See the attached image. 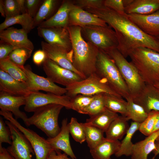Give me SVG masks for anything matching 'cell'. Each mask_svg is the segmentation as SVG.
Masks as SVG:
<instances>
[{
  "label": "cell",
  "mask_w": 159,
  "mask_h": 159,
  "mask_svg": "<svg viewBox=\"0 0 159 159\" xmlns=\"http://www.w3.org/2000/svg\"><path fill=\"white\" fill-rule=\"evenodd\" d=\"M85 10L104 21L115 32L117 49L125 58L135 49L145 47L159 53V39L143 32L125 15L119 14L105 6Z\"/></svg>",
  "instance_id": "1"
},
{
  "label": "cell",
  "mask_w": 159,
  "mask_h": 159,
  "mask_svg": "<svg viewBox=\"0 0 159 159\" xmlns=\"http://www.w3.org/2000/svg\"><path fill=\"white\" fill-rule=\"evenodd\" d=\"M73 51V65L84 79L96 72L99 49L82 37L81 27L69 26L67 27Z\"/></svg>",
  "instance_id": "2"
},
{
  "label": "cell",
  "mask_w": 159,
  "mask_h": 159,
  "mask_svg": "<svg viewBox=\"0 0 159 159\" xmlns=\"http://www.w3.org/2000/svg\"><path fill=\"white\" fill-rule=\"evenodd\" d=\"M129 56L146 84L159 83V53L141 47L135 49Z\"/></svg>",
  "instance_id": "3"
},
{
  "label": "cell",
  "mask_w": 159,
  "mask_h": 159,
  "mask_svg": "<svg viewBox=\"0 0 159 159\" xmlns=\"http://www.w3.org/2000/svg\"><path fill=\"white\" fill-rule=\"evenodd\" d=\"M96 72L105 79L117 94L125 100L130 96L127 86L113 60L106 52L99 50Z\"/></svg>",
  "instance_id": "4"
},
{
  "label": "cell",
  "mask_w": 159,
  "mask_h": 159,
  "mask_svg": "<svg viewBox=\"0 0 159 159\" xmlns=\"http://www.w3.org/2000/svg\"><path fill=\"white\" fill-rule=\"evenodd\" d=\"M62 105L51 104L39 107L33 115L27 119L25 124L26 126L34 125L44 132L49 138H52L60 132L58 122Z\"/></svg>",
  "instance_id": "5"
},
{
  "label": "cell",
  "mask_w": 159,
  "mask_h": 159,
  "mask_svg": "<svg viewBox=\"0 0 159 159\" xmlns=\"http://www.w3.org/2000/svg\"><path fill=\"white\" fill-rule=\"evenodd\" d=\"M107 53L113 60L126 83L132 98L136 97L145 87L144 82L137 69L117 49Z\"/></svg>",
  "instance_id": "6"
},
{
  "label": "cell",
  "mask_w": 159,
  "mask_h": 159,
  "mask_svg": "<svg viewBox=\"0 0 159 159\" xmlns=\"http://www.w3.org/2000/svg\"><path fill=\"white\" fill-rule=\"evenodd\" d=\"M65 88L67 90L65 95L71 98L79 94L93 96L104 93L122 97L110 87L105 79L96 72L86 78L73 83Z\"/></svg>",
  "instance_id": "7"
},
{
  "label": "cell",
  "mask_w": 159,
  "mask_h": 159,
  "mask_svg": "<svg viewBox=\"0 0 159 159\" xmlns=\"http://www.w3.org/2000/svg\"><path fill=\"white\" fill-rule=\"evenodd\" d=\"M82 35L85 40L106 53L117 49L118 42L114 30L108 25L103 26L96 25L81 27Z\"/></svg>",
  "instance_id": "8"
},
{
  "label": "cell",
  "mask_w": 159,
  "mask_h": 159,
  "mask_svg": "<svg viewBox=\"0 0 159 159\" xmlns=\"http://www.w3.org/2000/svg\"><path fill=\"white\" fill-rule=\"evenodd\" d=\"M0 114L16 126L26 136L34 151L36 159H47L51 152L54 150L47 139L41 137L33 130L23 126L10 112L1 110Z\"/></svg>",
  "instance_id": "9"
},
{
  "label": "cell",
  "mask_w": 159,
  "mask_h": 159,
  "mask_svg": "<svg viewBox=\"0 0 159 159\" xmlns=\"http://www.w3.org/2000/svg\"><path fill=\"white\" fill-rule=\"evenodd\" d=\"M25 96L24 110L28 112H34L39 107L51 104L60 105L67 109H72L71 98L66 95H60L37 91L31 92Z\"/></svg>",
  "instance_id": "10"
},
{
  "label": "cell",
  "mask_w": 159,
  "mask_h": 159,
  "mask_svg": "<svg viewBox=\"0 0 159 159\" xmlns=\"http://www.w3.org/2000/svg\"><path fill=\"white\" fill-rule=\"evenodd\" d=\"M11 133L12 143L6 150L15 159H32L35 153L30 142L24 135L10 121H5Z\"/></svg>",
  "instance_id": "11"
},
{
  "label": "cell",
  "mask_w": 159,
  "mask_h": 159,
  "mask_svg": "<svg viewBox=\"0 0 159 159\" xmlns=\"http://www.w3.org/2000/svg\"><path fill=\"white\" fill-rule=\"evenodd\" d=\"M42 65L47 77L55 83L66 87L83 79L76 73L62 67L47 57Z\"/></svg>",
  "instance_id": "12"
},
{
  "label": "cell",
  "mask_w": 159,
  "mask_h": 159,
  "mask_svg": "<svg viewBox=\"0 0 159 159\" xmlns=\"http://www.w3.org/2000/svg\"><path fill=\"white\" fill-rule=\"evenodd\" d=\"M24 71L27 78L26 83L28 89L30 92H37L40 90L56 95H65V88L60 87L53 82L47 77L45 78L34 73L29 66H24Z\"/></svg>",
  "instance_id": "13"
},
{
  "label": "cell",
  "mask_w": 159,
  "mask_h": 159,
  "mask_svg": "<svg viewBox=\"0 0 159 159\" xmlns=\"http://www.w3.org/2000/svg\"><path fill=\"white\" fill-rule=\"evenodd\" d=\"M41 46L47 58L62 67L74 72L83 79L73 65L72 50L70 51L61 47L50 44L44 41L41 42Z\"/></svg>",
  "instance_id": "14"
},
{
  "label": "cell",
  "mask_w": 159,
  "mask_h": 159,
  "mask_svg": "<svg viewBox=\"0 0 159 159\" xmlns=\"http://www.w3.org/2000/svg\"><path fill=\"white\" fill-rule=\"evenodd\" d=\"M38 35L50 44L72 51L70 35L67 27L42 28L38 27Z\"/></svg>",
  "instance_id": "15"
},
{
  "label": "cell",
  "mask_w": 159,
  "mask_h": 159,
  "mask_svg": "<svg viewBox=\"0 0 159 159\" xmlns=\"http://www.w3.org/2000/svg\"><path fill=\"white\" fill-rule=\"evenodd\" d=\"M128 19L145 33L159 36V10L148 15L126 14Z\"/></svg>",
  "instance_id": "16"
},
{
  "label": "cell",
  "mask_w": 159,
  "mask_h": 159,
  "mask_svg": "<svg viewBox=\"0 0 159 159\" xmlns=\"http://www.w3.org/2000/svg\"><path fill=\"white\" fill-rule=\"evenodd\" d=\"M91 25L105 26L108 24L103 20L84 10L74 3L69 13V26L82 27Z\"/></svg>",
  "instance_id": "17"
},
{
  "label": "cell",
  "mask_w": 159,
  "mask_h": 159,
  "mask_svg": "<svg viewBox=\"0 0 159 159\" xmlns=\"http://www.w3.org/2000/svg\"><path fill=\"white\" fill-rule=\"evenodd\" d=\"M28 33L23 29L8 28L0 31L1 41L7 43L16 49L24 48L32 52L34 47L28 38Z\"/></svg>",
  "instance_id": "18"
},
{
  "label": "cell",
  "mask_w": 159,
  "mask_h": 159,
  "mask_svg": "<svg viewBox=\"0 0 159 159\" xmlns=\"http://www.w3.org/2000/svg\"><path fill=\"white\" fill-rule=\"evenodd\" d=\"M25 96H15L2 92H0L1 110L11 112L16 120L20 118L25 123L28 118L26 114L19 110L20 107L25 105Z\"/></svg>",
  "instance_id": "19"
},
{
  "label": "cell",
  "mask_w": 159,
  "mask_h": 159,
  "mask_svg": "<svg viewBox=\"0 0 159 159\" xmlns=\"http://www.w3.org/2000/svg\"><path fill=\"white\" fill-rule=\"evenodd\" d=\"M132 99L148 113L152 110L159 112V91L153 85L146 84L139 94Z\"/></svg>",
  "instance_id": "20"
},
{
  "label": "cell",
  "mask_w": 159,
  "mask_h": 159,
  "mask_svg": "<svg viewBox=\"0 0 159 159\" xmlns=\"http://www.w3.org/2000/svg\"><path fill=\"white\" fill-rule=\"evenodd\" d=\"M68 124L67 119H64L62 121L61 130L59 133L55 137L52 138H48L47 140L56 151L62 150L71 158L76 159V157L70 144Z\"/></svg>",
  "instance_id": "21"
},
{
  "label": "cell",
  "mask_w": 159,
  "mask_h": 159,
  "mask_svg": "<svg viewBox=\"0 0 159 159\" xmlns=\"http://www.w3.org/2000/svg\"><path fill=\"white\" fill-rule=\"evenodd\" d=\"M74 3L73 1H63L55 13L50 18L41 23L38 27H67L69 13Z\"/></svg>",
  "instance_id": "22"
},
{
  "label": "cell",
  "mask_w": 159,
  "mask_h": 159,
  "mask_svg": "<svg viewBox=\"0 0 159 159\" xmlns=\"http://www.w3.org/2000/svg\"><path fill=\"white\" fill-rule=\"evenodd\" d=\"M0 91L11 95L25 96L30 93L26 83L20 82L0 69Z\"/></svg>",
  "instance_id": "23"
},
{
  "label": "cell",
  "mask_w": 159,
  "mask_h": 159,
  "mask_svg": "<svg viewBox=\"0 0 159 159\" xmlns=\"http://www.w3.org/2000/svg\"><path fill=\"white\" fill-rule=\"evenodd\" d=\"M159 130L153 132L144 140L133 144L132 159H147L148 155L156 148L155 142Z\"/></svg>",
  "instance_id": "24"
},
{
  "label": "cell",
  "mask_w": 159,
  "mask_h": 159,
  "mask_svg": "<svg viewBox=\"0 0 159 159\" xmlns=\"http://www.w3.org/2000/svg\"><path fill=\"white\" fill-rule=\"evenodd\" d=\"M121 142L119 140H112L104 139L94 148L90 150L94 159H111V157L119 150Z\"/></svg>",
  "instance_id": "25"
},
{
  "label": "cell",
  "mask_w": 159,
  "mask_h": 159,
  "mask_svg": "<svg viewBox=\"0 0 159 159\" xmlns=\"http://www.w3.org/2000/svg\"><path fill=\"white\" fill-rule=\"evenodd\" d=\"M159 10V0H133L125 7L126 14L148 15Z\"/></svg>",
  "instance_id": "26"
},
{
  "label": "cell",
  "mask_w": 159,
  "mask_h": 159,
  "mask_svg": "<svg viewBox=\"0 0 159 159\" xmlns=\"http://www.w3.org/2000/svg\"><path fill=\"white\" fill-rule=\"evenodd\" d=\"M128 120L125 116H119L111 123L105 132L106 138L112 140L121 139L130 127Z\"/></svg>",
  "instance_id": "27"
},
{
  "label": "cell",
  "mask_w": 159,
  "mask_h": 159,
  "mask_svg": "<svg viewBox=\"0 0 159 159\" xmlns=\"http://www.w3.org/2000/svg\"><path fill=\"white\" fill-rule=\"evenodd\" d=\"M118 116L117 113L106 108L102 112L90 116L85 122L105 132L111 123Z\"/></svg>",
  "instance_id": "28"
},
{
  "label": "cell",
  "mask_w": 159,
  "mask_h": 159,
  "mask_svg": "<svg viewBox=\"0 0 159 159\" xmlns=\"http://www.w3.org/2000/svg\"><path fill=\"white\" fill-rule=\"evenodd\" d=\"M15 24L20 25L22 29L28 33L34 28V18L31 17L27 13H26L20 14L9 18H5L4 21L0 24V31Z\"/></svg>",
  "instance_id": "29"
},
{
  "label": "cell",
  "mask_w": 159,
  "mask_h": 159,
  "mask_svg": "<svg viewBox=\"0 0 159 159\" xmlns=\"http://www.w3.org/2000/svg\"><path fill=\"white\" fill-rule=\"evenodd\" d=\"M0 69L20 82L26 83L27 81L24 71L12 62L9 56L0 59Z\"/></svg>",
  "instance_id": "30"
},
{
  "label": "cell",
  "mask_w": 159,
  "mask_h": 159,
  "mask_svg": "<svg viewBox=\"0 0 159 159\" xmlns=\"http://www.w3.org/2000/svg\"><path fill=\"white\" fill-rule=\"evenodd\" d=\"M140 123L133 122L127 131L125 136L121 142L120 149L115 155L117 157L125 155L127 156H131L133 144L132 141V138L135 132L139 129Z\"/></svg>",
  "instance_id": "31"
},
{
  "label": "cell",
  "mask_w": 159,
  "mask_h": 159,
  "mask_svg": "<svg viewBox=\"0 0 159 159\" xmlns=\"http://www.w3.org/2000/svg\"><path fill=\"white\" fill-rule=\"evenodd\" d=\"M126 100L127 106L125 116L128 120H132L133 122L142 123L147 118L148 113L142 106L135 103L131 96Z\"/></svg>",
  "instance_id": "32"
},
{
  "label": "cell",
  "mask_w": 159,
  "mask_h": 159,
  "mask_svg": "<svg viewBox=\"0 0 159 159\" xmlns=\"http://www.w3.org/2000/svg\"><path fill=\"white\" fill-rule=\"evenodd\" d=\"M103 97L106 109L125 116L127 106L126 101L122 97L110 94L103 93Z\"/></svg>",
  "instance_id": "33"
},
{
  "label": "cell",
  "mask_w": 159,
  "mask_h": 159,
  "mask_svg": "<svg viewBox=\"0 0 159 159\" xmlns=\"http://www.w3.org/2000/svg\"><path fill=\"white\" fill-rule=\"evenodd\" d=\"M85 132L86 140L90 150L96 147L105 138L104 132L86 122L81 123Z\"/></svg>",
  "instance_id": "34"
},
{
  "label": "cell",
  "mask_w": 159,
  "mask_h": 159,
  "mask_svg": "<svg viewBox=\"0 0 159 159\" xmlns=\"http://www.w3.org/2000/svg\"><path fill=\"white\" fill-rule=\"evenodd\" d=\"M58 1L56 0H45L40 6L36 16L34 18V27L52 16Z\"/></svg>",
  "instance_id": "35"
},
{
  "label": "cell",
  "mask_w": 159,
  "mask_h": 159,
  "mask_svg": "<svg viewBox=\"0 0 159 159\" xmlns=\"http://www.w3.org/2000/svg\"><path fill=\"white\" fill-rule=\"evenodd\" d=\"M32 52L25 48H17L12 51L9 57L12 62L24 70V64L30 57Z\"/></svg>",
  "instance_id": "36"
},
{
  "label": "cell",
  "mask_w": 159,
  "mask_h": 159,
  "mask_svg": "<svg viewBox=\"0 0 159 159\" xmlns=\"http://www.w3.org/2000/svg\"><path fill=\"white\" fill-rule=\"evenodd\" d=\"M103 93H100L94 95L92 100L85 109L84 114H88L90 116L97 114L106 109Z\"/></svg>",
  "instance_id": "37"
},
{
  "label": "cell",
  "mask_w": 159,
  "mask_h": 159,
  "mask_svg": "<svg viewBox=\"0 0 159 159\" xmlns=\"http://www.w3.org/2000/svg\"><path fill=\"white\" fill-rule=\"evenodd\" d=\"M93 96L79 94L71 98L72 109L78 112L84 114L85 109L92 100Z\"/></svg>",
  "instance_id": "38"
},
{
  "label": "cell",
  "mask_w": 159,
  "mask_h": 159,
  "mask_svg": "<svg viewBox=\"0 0 159 159\" xmlns=\"http://www.w3.org/2000/svg\"><path fill=\"white\" fill-rule=\"evenodd\" d=\"M68 125L69 133L76 141L82 144L86 140L83 128L75 118L72 117Z\"/></svg>",
  "instance_id": "39"
},
{
  "label": "cell",
  "mask_w": 159,
  "mask_h": 159,
  "mask_svg": "<svg viewBox=\"0 0 159 159\" xmlns=\"http://www.w3.org/2000/svg\"><path fill=\"white\" fill-rule=\"evenodd\" d=\"M159 113V111L155 110H152L148 113L147 118L140 123L138 130L147 136L152 133Z\"/></svg>",
  "instance_id": "40"
},
{
  "label": "cell",
  "mask_w": 159,
  "mask_h": 159,
  "mask_svg": "<svg viewBox=\"0 0 159 159\" xmlns=\"http://www.w3.org/2000/svg\"><path fill=\"white\" fill-rule=\"evenodd\" d=\"M6 18H9L21 14L16 0H2Z\"/></svg>",
  "instance_id": "41"
},
{
  "label": "cell",
  "mask_w": 159,
  "mask_h": 159,
  "mask_svg": "<svg viewBox=\"0 0 159 159\" xmlns=\"http://www.w3.org/2000/svg\"><path fill=\"white\" fill-rule=\"evenodd\" d=\"M3 118L0 117V145L2 143H6L10 145L12 140L11 133L8 126H6Z\"/></svg>",
  "instance_id": "42"
},
{
  "label": "cell",
  "mask_w": 159,
  "mask_h": 159,
  "mask_svg": "<svg viewBox=\"0 0 159 159\" xmlns=\"http://www.w3.org/2000/svg\"><path fill=\"white\" fill-rule=\"evenodd\" d=\"M73 1L75 4L82 9H97L105 6L104 0H77Z\"/></svg>",
  "instance_id": "43"
},
{
  "label": "cell",
  "mask_w": 159,
  "mask_h": 159,
  "mask_svg": "<svg viewBox=\"0 0 159 159\" xmlns=\"http://www.w3.org/2000/svg\"><path fill=\"white\" fill-rule=\"evenodd\" d=\"M104 4L105 6L114 10L119 14L122 15L126 14L122 0H105Z\"/></svg>",
  "instance_id": "44"
},
{
  "label": "cell",
  "mask_w": 159,
  "mask_h": 159,
  "mask_svg": "<svg viewBox=\"0 0 159 159\" xmlns=\"http://www.w3.org/2000/svg\"><path fill=\"white\" fill-rule=\"evenodd\" d=\"M43 1L41 0H26V6L27 14L34 18Z\"/></svg>",
  "instance_id": "45"
},
{
  "label": "cell",
  "mask_w": 159,
  "mask_h": 159,
  "mask_svg": "<svg viewBox=\"0 0 159 159\" xmlns=\"http://www.w3.org/2000/svg\"><path fill=\"white\" fill-rule=\"evenodd\" d=\"M16 49L11 45L1 41L0 59H4L8 56L9 54Z\"/></svg>",
  "instance_id": "46"
},
{
  "label": "cell",
  "mask_w": 159,
  "mask_h": 159,
  "mask_svg": "<svg viewBox=\"0 0 159 159\" xmlns=\"http://www.w3.org/2000/svg\"><path fill=\"white\" fill-rule=\"evenodd\" d=\"M47 58L45 52L42 50H39L36 51L33 56V60L36 65L39 66L42 64Z\"/></svg>",
  "instance_id": "47"
},
{
  "label": "cell",
  "mask_w": 159,
  "mask_h": 159,
  "mask_svg": "<svg viewBox=\"0 0 159 159\" xmlns=\"http://www.w3.org/2000/svg\"><path fill=\"white\" fill-rule=\"evenodd\" d=\"M47 159H73L68 157V155L64 153H62L61 150H53L50 153Z\"/></svg>",
  "instance_id": "48"
},
{
  "label": "cell",
  "mask_w": 159,
  "mask_h": 159,
  "mask_svg": "<svg viewBox=\"0 0 159 159\" xmlns=\"http://www.w3.org/2000/svg\"><path fill=\"white\" fill-rule=\"evenodd\" d=\"M0 159H15L7 151L6 148L0 145Z\"/></svg>",
  "instance_id": "49"
},
{
  "label": "cell",
  "mask_w": 159,
  "mask_h": 159,
  "mask_svg": "<svg viewBox=\"0 0 159 159\" xmlns=\"http://www.w3.org/2000/svg\"><path fill=\"white\" fill-rule=\"evenodd\" d=\"M21 14L27 13L26 0H16Z\"/></svg>",
  "instance_id": "50"
},
{
  "label": "cell",
  "mask_w": 159,
  "mask_h": 159,
  "mask_svg": "<svg viewBox=\"0 0 159 159\" xmlns=\"http://www.w3.org/2000/svg\"><path fill=\"white\" fill-rule=\"evenodd\" d=\"M155 144L156 148L153 151V153L154 154V156L152 159H154L155 157L159 154V142L155 141Z\"/></svg>",
  "instance_id": "51"
},
{
  "label": "cell",
  "mask_w": 159,
  "mask_h": 159,
  "mask_svg": "<svg viewBox=\"0 0 159 159\" xmlns=\"http://www.w3.org/2000/svg\"><path fill=\"white\" fill-rule=\"evenodd\" d=\"M159 130V113L155 121L152 133Z\"/></svg>",
  "instance_id": "52"
},
{
  "label": "cell",
  "mask_w": 159,
  "mask_h": 159,
  "mask_svg": "<svg viewBox=\"0 0 159 159\" xmlns=\"http://www.w3.org/2000/svg\"><path fill=\"white\" fill-rule=\"evenodd\" d=\"M0 12L2 16L4 17H5V10L2 0H0Z\"/></svg>",
  "instance_id": "53"
},
{
  "label": "cell",
  "mask_w": 159,
  "mask_h": 159,
  "mask_svg": "<svg viewBox=\"0 0 159 159\" xmlns=\"http://www.w3.org/2000/svg\"><path fill=\"white\" fill-rule=\"evenodd\" d=\"M133 0H122L123 4L124 7H125L130 4L132 1Z\"/></svg>",
  "instance_id": "54"
},
{
  "label": "cell",
  "mask_w": 159,
  "mask_h": 159,
  "mask_svg": "<svg viewBox=\"0 0 159 159\" xmlns=\"http://www.w3.org/2000/svg\"><path fill=\"white\" fill-rule=\"evenodd\" d=\"M159 91V83H157L153 85Z\"/></svg>",
  "instance_id": "55"
},
{
  "label": "cell",
  "mask_w": 159,
  "mask_h": 159,
  "mask_svg": "<svg viewBox=\"0 0 159 159\" xmlns=\"http://www.w3.org/2000/svg\"><path fill=\"white\" fill-rule=\"evenodd\" d=\"M156 141H157V142H159V135L158 136L157 138V139H156Z\"/></svg>",
  "instance_id": "56"
},
{
  "label": "cell",
  "mask_w": 159,
  "mask_h": 159,
  "mask_svg": "<svg viewBox=\"0 0 159 159\" xmlns=\"http://www.w3.org/2000/svg\"><path fill=\"white\" fill-rule=\"evenodd\" d=\"M158 39H159V36L156 37Z\"/></svg>",
  "instance_id": "57"
}]
</instances>
